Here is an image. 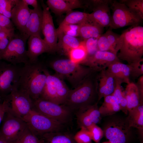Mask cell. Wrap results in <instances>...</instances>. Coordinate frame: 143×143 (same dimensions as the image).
<instances>
[{"label":"cell","instance_id":"cell-19","mask_svg":"<svg viewBox=\"0 0 143 143\" xmlns=\"http://www.w3.org/2000/svg\"><path fill=\"white\" fill-rule=\"evenodd\" d=\"M28 40L27 51L29 62L36 61L41 55L44 53H49L47 45L40 35H31L29 37Z\"/></svg>","mask_w":143,"mask_h":143},{"label":"cell","instance_id":"cell-37","mask_svg":"<svg viewBox=\"0 0 143 143\" xmlns=\"http://www.w3.org/2000/svg\"><path fill=\"white\" fill-rule=\"evenodd\" d=\"M81 129L73 136L76 143H92V139L87 129L81 127Z\"/></svg>","mask_w":143,"mask_h":143},{"label":"cell","instance_id":"cell-14","mask_svg":"<svg viewBox=\"0 0 143 143\" xmlns=\"http://www.w3.org/2000/svg\"><path fill=\"white\" fill-rule=\"evenodd\" d=\"M130 128L127 122L113 120L107 125L105 136L111 143H126L130 135Z\"/></svg>","mask_w":143,"mask_h":143},{"label":"cell","instance_id":"cell-13","mask_svg":"<svg viewBox=\"0 0 143 143\" xmlns=\"http://www.w3.org/2000/svg\"><path fill=\"white\" fill-rule=\"evenodd\" d=\"M43 14L42 31L44 36L43 39L49 50V53L57 51V36L50 9L43 1H41Z\"/></svg>","mask_w":143,"mask_h":143},{"label":"cell","instance_id":"cell-42","mask_svg":"<svg viewBox=\"0 0 143 143\" xmlns=\"http://www.w3.org/2000/svg\"><path fill=\"white\" fill-rule=\"evenodd\" d=\"M16 0H6L4 4L0 7V13L6 17L10 16Z\"/></svg>","mask_w":143,"mask_h":143},{"label":"cell","instance_id":"cell-39","mask_svg":"<svg viewBox=\"0 0 143 143\" xmlns=\"http://www.w3.org/2000/svg\"><path fill=\"white\" fill-rule=\"evenodd\" d=\"M91 135L92 140L98 143L102 138L104 132L96 124H93L87 128Z\"/></svg>","mask_w":143,"mask_h":143},{"label":"cell","instance_id":"cell-24","mask_svg":"<svg viewBox=\"0 0 143 143\" xmlns=\"http://www.w3.org/2000/svg\"><path fill=\"white\" fill-rule=\"evenodd\" d=\"M79 36L83 40L90 38H98L103 34L104 28L102 27L90 16L83 22L78 24Z\"/></svg>","mask_w":143,"mask_h":143},{"label":"cell","instance_id":"cell-16","mask_svg":"<svg viewBox=\"0 0 143 143\" xmlns=\"http://www.w3.org/2000/svg\"><path fill=\"white\" fill-rule=\"evenodd\" d=\"M118 61H120L117 55L109 52L98 50L92 56L87 58L81 65L100 71L106 69Z\"/></svg>","mask_w":143,"mask_h":143},{"label":"cell","instance_id":"cell-50","mask_svg":"<svg viewBox=\"0 0 143 143\" xmlns=\"http://www.w3.org/2000/svg\"><path fill=\"white\" fill-rule=\"evenodd\" d=\"M6 0H0V7L3 5L5 3Z\"/></svg>","mask_w":143,"mask_h":143},{"label":"cell","instance_id":"cell-2","mask_svg":"<svg viewBox=\"0 0 143 143\" xmlns=\"http://www.w3.org/2000/svg\"><path fill=\"white\" fill-rule=\"evenodd\" d=\"M47 69L38 60L21 67L17 89L27 93L33 101L39 98L47 78Z\"/></svg>","mask_w":143,"mask_h":143},{"label":"cell","instance_id":"cell-5","mask_svg":"<svg viewBox=\"0 0 143 143\" xmlns=\"http://www.w3.org/2000/svg\"><path fill=\"white\" fill-rule=\"evenodd\" d=\"M23 120L30 130L39 138L48 133L64 131L65 125L33 109Z\"/></svg>","mask_w":143,"mask_h":143},{"label":"cell","instance_id":"cell-22","mask_svg":"<svg viewBox=\"0 0 143 143\" xmlns=\"http://www.w3.org/2000/svg\"><path fill=\"white\" fill-rule=\"evenodd\" d=\"M115 79L106 69L100 71L98 74V102L102 98L111 95L114 90Z\"/></svg>","mask_w":143,"mask_h":143},{"label":"cell","instance_id":"cell-53","mask_svg":"<svg viewBox=\"0 0 143 143\" xmlns=\"http://www.w3.org/2000/svg\"><path fill=\"white\" fill-rule=\"evenodd\" d=\"M1 95H0V101H1Z\"/></svg>","mask_w":143,"mask_h":143},{"label":"cell","instance_id":"cell-34","mask_svg":"<svg viewBox=\"0 0 143 143\" xmlns=\"http://www.w3.org/2000/svg\"><path fill=\"white\" fill-rule=\"evenodd\" d=\"M112 50L113 53L117 55L121 45L120 35L109 29L104 33Z\"/></svg>","mask_w":143,"mask_h":143},{"label":"cell","instance_id":"cell-30","mask_svg":"<svg viewBox=\"0 0 143 143\" xmlns=\"http://www.w3.org/2000/svg\"><path fill=\"white\" fill-rule=\"evenodd\" d=\"M122 83L120 81L115 79L114 90L111 95L115 99L122 110L124 113H128L127 102L124 91L121 85Z\"/></svg>","mask_w":143,"mask_h":143},{"label":"cell","instance_id":"cell-18","mask_svg":"<svg viewBox=\"0 0 143 143\" xmlns=\"http://www.w3.org/2000/svg\"><path fill=\"white\" fill-rule=\"evenodd\" d=\"M97 104L96 103L85 107L78 111L77 120L81 127L87 129L92 124L99 122L101 115Z\"/></svg>","mask_w":143,"mask_h":143},{"label":"cell","instance_id":"cell-11","mask_svg":"<svg viewBox=\"0 0 143 143\" xmlns=\"http://www.w3.org/2000/svg\"><path fill=\"white\" fill-rule=\"evenodd\" d=\"M21 67L17 65L0 64V92L7 96L17 89Z\"/></svg>","mask_w":143,"mask_h":143},{"label":"cell","instance_id":"cell-35","mask_svg":"<svg viewBox=\"0 0 143 143\" xmlns=\"http://www.w3.org/2000/svg\"><path fill=\"white\" fill-rule=\"evenodd\" d=\"M13 143H41L40 139L34 134L28 127Z\"/></svg>","mask_w":143,"mask_h":143},{"label":"cell","instance_id":"cell-6","mask_svg":"<svg viewBox=\"0 0 143 143\" xmlns=\"http://www.w3.org/2000/svg\"><path fill=\"white\" fill-rule=\"evenodd\" d=\"M33 101V109L41 114L65 125L72 121L74 112L68 107L40 98Z\"/></svg>","mask_w":143,"mask_h":143},{"label":"cell","instance_id":"cell-32","mask_svg":"<svg viewBox=\"0 0 143 143\" xmlns=\"http://www.w3.org/2000/svg\"><path fill=\"white\" fill-rule=\"evenodd\" d=\"M68 55L69 59L74 63L81 64L84 62L87 58V54L83 40L79 46L72 50Z\"/></svg>","mask_w":143,"mask_h":143},{"label":"cell","instance_id":"cell-47","mask_svg":"<svg viewBox=\"0 0 143 143\" xmlns=\"http://www.w3.org/2000/svg\"><path fill=\"white\" fill-rule=\"evenodd\" d=\"M14 34V32H10L5 31L0 32V42L4 38L8 37L10 38Z\"/></svg>","mask_w":143,"mask_h":143},{"label":"cell","instance_id":"cell-15","mask_svg":"<svg viewBox=\"0 0 143 143\" xmlns=\"http://www.w3.org/2000/svg\"><path fill=\"white\" fill-rule=\"evenodd\" d=\"M113 1L110 0H91L92 12L90 14L92 19L102 27L109 26L111 20L109 4Z\"/></svg>","mask_w":143,"mask_h":143},{"label":"cell","instance_id":"cell-23","mask_svg":"<svg viewBox=\"0 0 143 143\" xmlns=\"http://www.w3.org/2000/svg\"><path fill=\"white\" fill-rule=\"evenodd\" d=\"M46 3L49 9L58 15L85 7L81 1L78 0H47Z\"/></svg>","mask_w":143,"mask_h":143},{"label":"cell","instance_id":"cell-48","mask_svg":"<svg viewBox=\"0 0 143 143\" xmlns=\"http://www.w3.org/2000/svg\"><path fill=\"white\" fill-rule=\"evenodd\" d=\"M24 2L28 6H31L33 9L38 8L39 6L38 1L36 0H23Z\"/></svg>","mask_w":143,"mask_h":143},{"label":"cell","instance_id":"cell-20","mask_svg":"<svg viewBox=\"0 0 143 143\" xmlns=\"http://www.w3.org/2000/svg\"><path fill=\"white\" fill-rule=\"evenodd\" d=\"M43 19V10L39 6L31 9L30 14L23 34L29 37L32 35H40Z\"/></svg>","mask_w":143,"mask_h":143},{"label":"cell","instance_id":"cell-29","mask_svg":"<svg viewBox=\"0 0 143 143\" xmlns=\"http://www.w3.org/2000/svg\"><path fill=\"white\" fill-rule=\"evenodd\" d=\"M99 110L101 115L105 116L112 115L120 110V108L115 98L111 95L104 97Z\"/></svg>","mask_w":143,"mask_h":143},{"label":"cell","instance_id":"cell-8","mask_svg":"<svg viewBox=\"0 0 143 143\" xmlns=\"http://www.w3.org/2000/svg\"><path fill=\"white\" fill-rule=\"evenodd\" d=\"M29 37L20 33L14 35L10 39L6 49L2 54L0 60H3L15 65L29 62L26 48V40Z\"/></svg>","mask_w":143,"mask_h":143},{"label":"cell","instance_id":"cell-49","mask_svg":"<svg viewBox=\"0 0 143 143\" xmlns=\"http://www.w3.org/2000/svg\"><path fill=\"white\" fill-rule=\"evenodd\" d=\"M14 30L9 29L0 26V32L5 31L10 32H14Z\"/></svg>","mask_w":143,"mask_h":143},{"label":"cell","instance_id":"cell-31","mask_svg":"<svg viewBox=\"0 0 143 143\" xmlns=\"http://www.w3.org/2000/svg\"><path fill=\"white\" fill-rule=\"evenodd\" d=\"M89 16L88 13L80 11H71L68 13L65 18L59 25H78L84 21Z\"/></svg>","mask_w":143,"mask_h":143},{"label":"cell","instance_id":"cell-27","mask_svg":"<svg viewBox=\"0 0 143 143\" xmlns=\"http://www.w3.org/2000/svg\"><path fill=\"white\" fill-rule=\"evenodd\" d=\"M127 119L129 127L136 128L142 135L143 129V105L140 103L136 108L129 111Z\"/></svg>","mask_w":143,"mask_h":143},{"label":"cell","instance_id":"cell-25","mask_svg":"<svg viewBox=\"0 0 143 143\" xmlns=\"http://www.w3.org/2000/svg\"><path fill=\"white\" fill-rule=\"evenodd\" d=\"M57 51H61L67 55L72 50L79 46L82 41L76 37L62 33L57 34Z\"/></svg>","mask_w":143,"mask_h":143},{"label":"cell","instance_id":"cell-12","mask_svg":"<svg viewBox=\"0 0 143 143\" xmlns=\"http://www.w3.org/2000/svg\"><path fill=\"white\" fill-rule=\"evenodd\" d=\"M10 106L9 110L23 119L33 108V101L25 92L18 89L7 96Z\"/></svg>","mask_w":143,"mask_h":143},{"label":"cell","instance_id":"cell-9","mask_svg":"<svg viewBox=\"0 0 143 143\" xmlns=\"http://www.w3.org/2000/svg\"><path fill=\"white\" fill-rule=\"evenodd\" d=\"M112 10L109 29L112 30L128 26L140 25L142 21L124 4L116 1L111 4Z\"/></svg>","mask_w":143,"mask_h":143},{"label":"cell","instance_id":"cell-38","mask_svg":"<svg viewBox=\"0 0 143 143\" xmlns=\"http://www.w3.org/2000/svg\"><path fill=\"white\" fill-rule=\"evenodd\" d=\"M98 38H90L83 40L87 52V58L92 56L99 50L97 44Z\"/></svg>","mask_w":143,"mask_h":143},{"label":"cell","instance_id":"cell-17","mask_svg":"<svg viewBox=\"0 0 143 143\" xmlns=\"http://www.w3.org/2000/svg\"><path fill=\"white\" fill-rule=\"evenodd\" d=\"M31 9L23 0H16L11 10V19L21 34L23 33Z\"/></svg>","mask_w":143,"mask_h":143},{"label":"cell","instance_id":"cell-3","mask_svg":"<svg viewBox=\"0 0 143 143\" xmlns=\"http://www.w3.org/2000/svg\"><path fill=\"white\" fill-rule=\"evenodd\" d=\"M121 45L117 56L129 64L142 59L143 27L130 26L120 35Z\"/></svg>","mask_w":143,"mask_h":143},{"label":"cell","instance_id":"cell-1","mask_svg":"<svg viewBox=\"0 0 143 143\" xmlns=\"http://www.w3.org/2000/svg\"><path fill=\"white\" fill-rule=\"evenodd\" d=\"M100 71H95L89 75L78 86L70 90L62 105L73 112L98 103V78Z\"/></svg>","mask_w":143,"mask_h":143},{"label":"cell","instance_id":"cell-46","mask_svg":"<svg viewBox=\"0 0 143 143\" xmlns=\"http://www.w3.org/2000/svg\"><path fill=\"white\" fill-rule=\"evenodd\" d=\"M10 39L9 37H7L4 38L0 42V58L7 46Z\"/></svg>","mask_w":143,"mask_h":143},{"label":"cell","instance_id":"cell-51","mask_svg":"<svg viewBox=\"0 0 143 143\" xmlns=\"http://www.w3.org/2000/svg\"><path fill=\"white\" fill-rule=\"evenodd\" d=\"M0 143H8L4 140L0 138Z\"/></svg>","mask_w":143,"mask_h":143},{"label":"cell","instance_id":"cell-10","mask_svg":"<svg viewBox=\"0 0 143 143\" xmlns=\"http://www.w3.org/2000/svg\"><path fill=\"white\" fill-rule=\"evenodd\" d=\"M27 127L23 119L13 114L8 109L0 126V138L8 143H13Z\"/></svg>","mask_w":143,"mask_h":143},{"label":"cell","instance_id":"cell-54","mask_svg":"<svg viewBox=\"0 0 143 143\" xmlns=\"http://www.w3.org/2000/svg\"></svg>","mask_w":143,"mask_h":143},{"label":"cell","instance_id":"cell-40","mask_svg":"<svg viewBox=\"0 0 143 143\" xmlns=\"http://www.w3.org/2000/svg\"><path fill=\"white\" fill-rule=\"evenodd\" d=\"M131 65L133 71V79L138 78L143 75V59L129 64Z\"/></svg>","mask_w":143,"mask_h":143},{"label":"cell","instance_id":"cell-52","mask_svg":"<svg viewBox=\"0 0 143 143\" xmlns=\"http://www.w3.org/2000/svg\"><path fill=\"white\" fill-rule=\"evenodd\" d=\"M102 143H111L109 141H107V142H102Z\"/></svg>","mask_w":143,"mask_h":143},{"label":"cell","instance_id":"cell-4","mask_svg":"<svg viewBox=\"0 0 143 143\" xmlns=\"http://www.w3.org/2000/svg\"><path fill=\"white\" fill-rule=\"evenodd\" d=\"M49 65L55 71V75L68 81L74 88L78 86L91 73L98 71L74 63L69 59L52 61L49 63Z\"/></svg>","mask_w":143,"mask_h":143},{"label":"cell","instance_id":"cell-43","mask_svg":"<svg viewBox=\"0 0 143 143\" xmlns=\"http://www.w3.org/2000/svg\"><path fill=\"white\" fill-rule=\"evenodd\" d=\"M0 26L9 29L14 30L13 24L10 19L0 13Z\"/></svg>","mask_w":143,"mask_h":143},{"label":"cell","instance_id":"cell-41","mask_svg":"<svg viewBox=\"0 0 143 143\" xmlns=\"http://www.w3.org/2000/svg\"><path fill=\"white\" fill-rule=\"evenodd\" d=\"M97 44L99 50L108 51L113 53L112 50L104 33L102 34L98 38Z\"/></svg>","mask_w":143,"mask_h":143},{"label":"cell","instance_id":"cell-33","mask_svg":"<svg viewBox=\"0 0 143 143\" xmlns=\"http://www.w3.org/2000/svg\"><path fill=\"white\" fill-rule=\"evenodd\" d=\"M132 12L143 20V0H120Z\"/></svg>","mask_w":143,"mask_h":143},{"label":"cell","instance_id":"cell-44","mask_svg":"<svg viewBox=\"0 0 143 143\" xmlns=\"http://www.w3.org/2000/svg\"><path fill=\"white\" fill-rule=\"evenodd\" d=\"M9 100L7 97L3 102L0 103V126L5 113L9 108Z\"/></svg>","mask_w":143,"mask_h":143},{"label":"cell","instance_id":"cell-21","mask_svg":"<svg viewBox=\"0 0 143 143\" xmlns=\"http://www.w3.org/2000/svg\"><path fill=\"white\" fill-rule=\"evenodd\" d=\"M106 69L115 79L122 83L128 84L132 82L131 79H133L132 68L130 64H125L121 61H118L111 64Z\"/></svg>","mask_w":143,"mask_h":143},{"label":"cell","instance_id":"cell-45","mask_svg":"<svg viewBox=\"0 0 143 143\" xmlns=\"http://www.w3.org/2000/svg\"><path fill=\"white\" fill-rule=\"evenodd\" d=\"M138 91L140 103H143V75L139 77L136 83Z\"/></svg>","mask_w":143,"mask_h":143},{"label":"cell","instance_id":"cell-7","mask_svg":"<svg viewBox=\"0 0 143 143\" xmlns=\"http://www.w3.org/2000/svg\"><path fill=\"white\" fill-rule=\"evenodd\" d=\"M46 83L39 98L59 105L65 102L70 89L63 80L55 74H51L47 69Z\"/></svg>","mask_w":143,"mask_h":143},{"label":"cell","instance_id":"cell-26","mask_svg":"<svg viewBox=\"0 0 143 143\" xmlns=\"http://www.w3.org/2000/svg\"><path fill=\"white\" fill-rule=\"evenodd\" d=\"M39 138L41 143H75L73 136L64 131L46 133Z\"/></svg>","mask_w":143,"mask_h":143},{"label":"cell","instance_id":"cell-28","mask_svg":"<svg viewBox=\"0 0 143 143\" xmlns=\"http://www.w3.org/2000/svg\"><path fill=\"white\" fill-rule=\"evenodd\" d=\"M124 91L128 112L136 107L140 103L139 93L136 85L133 82L127 84Z\"/></svg>","mask_w":143,"mask_h":143},{"label":"cell","instance_id":"cell-36","mask_svg":"<svg viewBox=\"0 0 143 143\" xmlns=\"http://www.w3.org/2000/svg\"><path fill=\"white\" fill-rule=\"evenodd\" d=\"M57 34L62 33L76 37L79 36V26L77 24H66L59 25L56 29Z\"/></svg>","mask_w":143,"mask_h":143}]
</instances>
